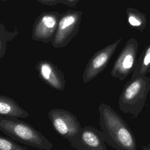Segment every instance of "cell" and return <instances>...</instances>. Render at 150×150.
Wrapping results in <instances>:
<instances>
[{"label":"cell","instance_id":"9c48e42d","mask_svg":"<svg viewBox=\"0 0 150 150\" xmlns=\"http://www.w3.org/2000/svg\"><path fill=\"white\" fill-rule=\"evenodd\" d=\"M57 23V18L52 14L44 15L37 22L33 35L38 39H46L54 33Z\"/></svg>","mask_w":150,"mask_h":150},{"label":"cell","instance_id":"5b68a950","mask_svg":"<svg viewBox=\"0 0 150 150\" xmlns=\"http://www.w3.org/2000/svg\"><path fill=\"white\" fill-rule=\"evenodd\" d=\"M48 117L54 130L70 141L82 128L77 117L72 112L62 108H53Z\"/></svg>","mask_w":150,"mask_h":150},{"label":"cell","instance_id":"8992f818","mask_svg":"<svg viewBox=\"0 0 150 150\" xmlns=\"http://www.w3.org/2000/svg\"><path fill=\"white\" fill-rule=\"evenodd\" d=\"M70 142L77 150H107L104 132L91 126L82 127Z\"/></svg>","mask_w":150,"mask_h":150},{"label":"cell","instance_id":"4fadbf2b","mask_svg":"<svg viewBox=\"0 0 150 150\" xmlns=\"http://www.w3.org/2000/svg\"><path fill=\"white\" fill-rule=\"evenodd\" d=\"M126 13L129 26L140 32H143L146 26V16L142 12L132 7L127 8Z\"/></svg>","mask_w":150,"mask_h":150},{"label":"cell","instance_id":"e0dca14e","mask_svg":"<svg viewBox=\"0 0 150 150\" xmlns=\"http://www.w3.org/2000/svg\"><path fill=\"white\" fill-rule=\"evenodd\" d=\"M51 1H53V0H51Z\"/></svg>","mask_w":150,"mask_h":150},{"label":"cell","instance_id":"5bb4252c","mask_svg":"<svg viewBox=\"0 0 150 150\" xmlns=\"http://www.w3.org/2000/svg\"><path fill=\"white\" fill-rule=\"evenodd\" d=\"M0 150H28L12 139L0 135Z\"/></svg>","mask_w":150,"mask_h":150},{"label":"cell","instance_id":"7c38bea8","mask_svg":"<svg viewBox=\"0 0 150 150\" xmlns=\"http://www.w3.org/2000/svg\"><path fill=\"white\" fill-rule=\"evenodd\" d=\"M148 73H150V44L144 47L137 60L131 79L145 77Z\"/></svg>","mask_w":150,"mask_h":150},{"label":"cell","instance_id":"30bf717a","mask_svg":"<svg viewBox=\"0 0 150 150\" xmlns=\"http://www.w3.org/2000/svg\"><path fill=\"white\" fill-rule=\"evenodd\" d=\"M0 115L26 118L29 113L21 107L12 98L4 96H0Z\"/></svg>","mask_w":150,"mask_h":150},{"label":"cell","instance_id":"277c9868","mask_svg":"<svg viewBox=\"0 0 150 150\" xmlns=\"http://www.w3.org/2000/svg\"><path fill=\"white\" fill-rule=\"evenodd\" d=\"M138 43L136 39H129L115 60L110 74L120 81L132 73L137 62Z\"/></svg>","mask_w":150,"mask_h":150},{"label":"cell","instance_id":"9a60e30c","mask_svg":"<svg viewBox=\"0 0 150 150\" xmlns=\"http://www.w3.org/2000/svg\"><path fill=\"white\" fill-rule=\"evenodd\" d=\"M142 150H150V145L142 146Z\"/></svg>","mask_w":150,"mask_h":150},{"label":"cell","instance_id":"ba28073f","mask_svg":"<svg viewBox=\"0 0 150 150\" xmlns=\"http://www.w3.org/2000/svg\"><path fill=\"white\" fill-rule=\"evenodd\" d=\"M80 18V13H69L60 21L54 39L53 45L59 46L64 43L78 25Z\"/></svg>","mask_w":150,"mask_h":150},{"label":"cell","instance_id":"6da1fadb","mask_svg":"<svg viewBox=\"0 0 150 150\" xmlns=\"http://www.w3.org/2000/svg\"><path fill=\"white\" fill-rule=\"evenodd\" d=\"M100 125L106 142L116 150H137L136 140L132 130L112 108L105 103L98 107Z\"/></svg>","mask_w":150,"mask_h":150},{"label":"cell","instance_id":"7a4b0ae2","mask_svg":"<svg viewBox=\"0 0 150 150\" xmlns=\"http://www.w3.org/2000/svg\"><path fill=\"white\" fill-rule=\"evenodd\" d=\"M0 130L13 140L41 150H52L53 145L40 131L18 118L0 115Z\"/></svg>","mask_w":150,"mask_h":150},{"label":"cell","instance_id":"8fae6325","mask_svg":"<svg viewBox=\"0 0 150 150\" xmlns=\"http://www.w3.org/2000/svg\"><path fill=\"white\" fill-rule=\"evenodd\" d=\"M39 70L42 79L50 86L58 90L64 89V81L51 64L47 62L40 63Z\"/></svg>","mask_w":150,"mask_h":150},{"label":"cell","instance_id":"52a82bcc","mask_svg":"<svg viewBox=\"0 0 150 150\" xmlns=\"http://www.w3.org/2000/svg\"><path fill=\"white\" fill-rule=\"evenodd\" d=\"M121 40V38H119L94 54L89 60L83 76L84 83L93 80L105 69Z\"/></svg>","mask_w":150,"mask_h":150},{"label":"cell","instance_id":"2e32d148","mask_svg":"<svg viewBox=\"0 0 150 150\" xmlns=\"http://www.w3.org/2000/svg\"><path fill=\"white\" fill-rule=\"evenodd\" d=\"M1 49H2V46H1V42H0V52L1 51Z\"/></svg>","mask_w":150,"mask_h":150},{"label":"cell","instance_id":"3957f363","mask_svg":"<svg viewBox=\"0 0 150 150\" xmlns=\"http://www.w3.org/2000/svg\"><path fill=\"white\" fill-rule=\"evenodd\" d=\"M149 91V77L130 79L124 85L120 96L119 109L124 114L137 117L145 104Z\"/></svg>","mask_w":150,"mask_h":150}]
</instances>
